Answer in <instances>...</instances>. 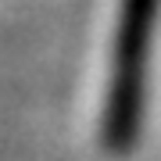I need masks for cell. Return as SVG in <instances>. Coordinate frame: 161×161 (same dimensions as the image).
Returning <instances> with one entry per match:
<instances>
[{
  "label": "cell",
  "instance_id": "6da1fadb",
  "mask_svg": "<svg viewBox=\"0 0 161 161\" xmlns=\"http://www.w3.org/2000/svg\"><path fill=\"white\" fill-rule=\"evenodd\" d=\"M154 7L158 0H122L115 36V72H111L108 108H104V143L111 150H125L140 129Z\"/></svg>",
  "mask_w": 161,
  "mask_h": 161
}]
</instances>
